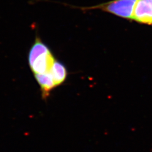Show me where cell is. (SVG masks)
I'll use <instances>...</instances> for the list:
<instances>
[{
  "instance_id": "6da1fadb",
  "label": "cell",
  "mask_w": 152,
  "mask_h": 152,
  "mask_svg": "<svg viewBox=\"0 0 152 152\" xmlns=\"http://www.w3.org/2000/svg\"><path fill=\"white\" fill-rule=\"evenodd\" d=\"M28 60L34 75L49 72L56 60L49 46L37 36L29 50Z\"/></svg>"
},
{
  "instance_id": "7a4b0ae2",
  "label": "cell",
  "mask_w": 152,
  "mask_h": 152,
  "mask_svg": "<svg viewBox=\"0 0 152 152\" xmlns=\"http://www.w3.org/2000/svg\"><path fill=\"white\" fill-rule=\"evenodd\" d=\"M137 0H112L98 5L81 8L83 10L100 9L122 18L131 19Z\"/></svg>"
},
{
  "instance_id": "3957f363",
  "label": "cell",
  "mask_w": 152,
  "mask_h": 152,
  "mask_svg": "<svg viewBox=\"0 0 152 152\" xmlns=\"http://www.w3.org/2000/svg\"><path fill=\"white\" fill-rule=\"evenodd\" d=\"M132 20L140 23L152 24V0H137Z\"/></svg>"
},
{
  "instance_id": "277c9868",
  "label": "cell",
  "mask_w": 152,
  "mask_h": 152,
  "mask_svg": "<svg viewBox=\"0 0 152 152\" xmlns=\"http://www.w3.org/2000/svg\"><path fill=\"white\" fill-rule=\"evenodd\" d=\"M36 81L41 88L42 98L46 99L49 96L50 93L55 87H56L50 72L44 73L34 75Z\"/></svg>"
},
{
  "instance_id": "5b68a950",
  "label": "cell",
  "mask_w": 152,
  "mask_h": 152,
  "mask_svg": "<svg viewBox=\"0 0 152 152\" xmlns=\"http://www.w3.org/2000/svg\"><path fill=\"white\" fill-rule=\"evenodd\" d=\"M50 72L52 75L56 86L63 84L66 78L68 72L65 65L58 60L55 61Z\"/></svg>"
}]
</instances>
